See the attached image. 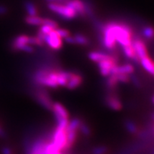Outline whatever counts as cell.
Segmentation results:
<instances>
[{
	"label": "cell",
	"instance_id": "23",
	"mask_svg": "<svg viewBox=\"0 0 154 154\" xmlns=\"http://www.w3.org/2000/svg\"><path fill=\"white\" fill-rule=\"evenodd\" d=\"M75 42H76V44H80V45H88L89 44V40L87 37H86L85 36L82 35V34H77L74 36Z\"/></svg>",
	"mask_w": 154,
	"mask_h": 154
},
{
	"label": "cell",
	"instance_id": "13",
	"mask_svg": "<svg viewBox=\"0 0 154 154\" xmlns=\"http://www.w3.org/2000/svg\"><path fill=\"white\" fill-rule=\"evenodd\" d=\"M66 6L73 9L77 14H79L81 16L86 15L84 2H83L81 0H70L67 2Z\"/></svg>",
	"mask_w": 154,
	"mask_h": 154
},
{
	"label": "cell",
	"instance_id": "32",
	"mask_svg": "<svg viewBox=\"0 0 154 154\" xmlns=\"http://www.w3.org/2000/svg\"><path fill=\"white\" fill-rule=\"evenodd\" d=\"M130 79L133 82V84H134L135 86H140V81L137 78V76H135L134 74H132L130 75Z\"/></svg>",
	"mask_w": 154,
	"mask_h": 154
},
{
	"label": "cell",
	"instance_id": "39",
	"mask_svg": "<svg viewBox=\"0 0 154 154\" xmlns=\"http://www.w3.org/2000/svg\"><path fill=\"white\" fill-rule=\"evenodd\" d=\"M153 131H154V127H153Z\"/></svg>",
	"mask_w": 154,
	"mask_h": 154
},
{
	"label": "cell",
	"instance_id": "2",
	"mask_svg": "<svg viewBox=\"0 0 154 154\" xmlns=\"http://www.w3.org/2000/svg\"><path fill=\"white\" fill-rule=\"evenodd\" d=\"M51 111L57 121V126L66 129L69 121V113L66 107L59 102H54Z\"/></svg>",
	"mask_w": 154,
	"mask_h": 154
},
{
	"label": "cell",
	"instance_id": "27",
	"mask_svg": "<svg viewBox=\"0 0 154 154\" xmlns=\"http://www.w3.org/2000/svg\"><path fill=\"white\" fill-rule=\"evenodd\" d=\"M42 24L49 26L51 28H52L53 29H56L58 28L57 23L49 19H43V20H42Z\"/></svg>",
	"mask_w": 154,
	"mask_h": 154
},
{
	"label": "cell",
	"instance_id": "26",
	"mask_svg": "<svg viewBox=\"0 0 154 154\" xmlns=\"http://www.w3.org/2000/svg\"><path fill=\"white\" fill-rule=\"evenodd\" d=\"M116 76L117 79L119 83H123V84H128L131 82L130 75L127 74H117Z\"/></svg>",
	"mask_w": 154,
	"mask_h": 154
},
{
	"label": "cell",
	"instance_id": "28",
	"mask_svg": "<svg viewBox=\"0 0 154 154\" xmlns=\"http://www.w3.org/2000/svg\"><path fill=\"white\" fill-rule=\"evenodd\" d=\"M108 151V148L104 146H100L95 147L92 151L93 154H105Z\"/></svg>",
	"mask_w": 154,
	"mask_h": 154
},
{
	"label": "cell",
	"instance_id": "9",
	"mask_svg": "<svg viewBox=\"0 0 154 154\" xmlns=\"http://www.w3.org/2000/svg\"><path fill=\"white\" fill-rule=\"evenodd\" d=\"M98 68L101 76L104 77H108L110 75L111 69L115 65L118 64L117 61L115 57H111L109 59L101 61L98 62Z\"/></svg>",
	"mask_w": 154,
	"mask_h": 154
},
{
	"label": "cell",
	"instance_id": "29",
	"mask_svg": "<svg viewBox=\"0 0 154 154\" xmlns=\"http://www.w3.org/2000/svg\"><path fill=\"white\" fill-rule=\"evenodd\" d=\"M55 30L58 34V35L60 36L61 38H66V36L70 35L69 32L66 29H56Z\"/></svg>",
	"mask_w": 154,
	"mask_h": 154
},
{
	"label": "cell",
	"instance_id": "11",
	"mask_svg": "<svg viewBox=\"0 0 154 154\" xmlns=\"http://www.w3.org/2000/svg\"><path fill=\"white\" fill-rule=\"evenodd\" d=\"M131 45L133 48H134L136 56L139 59V60L144 57H147V56H149L148 55V51L147 49H146V44L140 39H138V38L137 39L136 38V39L132 40Z\"/></svg>",
	"mask_w": 154,
	"mask_h": 154
},
{
	"label": "cell",
	"instance_id": "14",
	"mask_svg": "<svg viewBox=\"0 0 154 154\" xmlns=\"http://www.w3.org/2000/svg\"><path fill=\"white\" fill-rule=\"evenodd\" d=\"M28 39L29 36L26 35H19L17 36L16 38L13 40L12 43H11V47L13 51H21L23 46L25 44H28Z\"/></svg>",
	"mask_w": 154,
	"mask_h": 154
},
{
	"label": "cell",
	"instance_id": "8",
	"mask_svg": "<svg viewBox=\"0 0 154 154\" xmlns=\"http://www.w3.org/2000/svg\"><path fill=\"white\" fill-rule=\"evenodd\" d=\"M43 41L52 49L58 50L61 49L62 47L61 38L58 35L55 29L51 31L49 34H46L44 36Z\"/></svg>",
	"mask_w": 154,
	"mask_h": 154
},
{
	"label": "cell",
	"instance_id": "10",
	"mask_svg": "<svg viewBox=\"0 0 154 154\" xmlns=\"http://www.w3.org/2000/svg\"><path fill=\"white\" fill-rule=\"evenodd\" d=\"M105 103L109 109L113 111H120L123 107L122 103L119 97L113 91L109 92L106 94L105 97Z\"/></svg>",
	"mask_w": 154,
	"mask_h": 154
},
{
	"label": "cell",
	"instance_id": "19",
	"mask_svg": "<svg viewBox=\"0 0 154 154\" xmlns=\"http://www.w3.org/2000/svg\"><path fill=\"white\" fill-rule=\"evenodd\" d=\"M118 84L119 82L116 75H110L107 77V79L106 81V85L110 91H113Z\"/></svg>",
	"mask_w": 154,
	"mask_h": 154
},
{
	"label": "cell",
	"instance_id": "22",
	"mask_svg": "<svg viewBox=\"0 0 154 154\" xmlns=\"http://www.w3.org/2000/svg\"><path fill=\"white\" fill-rule=\"evenodd\" d=\"M79 131L81 132V134L84 135V136H90L91 134V128H90V126L84 121H82V122H81Z\"/></svg>",
	"mask_w": 154,
	"mask_h": 154
},
{
	"label": "cell",
	"instance_id": "34",
	"mask_svg": "<svg viewBox=\"0 0 154 154\" xmlns=\"http://www.w3.org/2000/svg\"><path fill=\"white\" fill-rule=\"evenodd\" d=\"M7 11H8V9H7V7L6 6L0 5V16L6 14L7 13Z\"/></svg>",
	"mask_w": 154,
	"mask_h": 154
},
{
	"label": "cell",
	"instance_id": "7",
	"mask_svg": "<svg viewBox=\"0 0 154 154\" xmlns=\"http://www.w3.org/2000/svg\"><path fill=\"white\" fill-rule=\"evenodd\" d=\"M34 97H35L36 101L42 107L47 109V110L51 111L54 103L51 96H50L47 91L42 89V88H38V89H37L35 91V93H34Z\"/></svg>",
	"mask_w": 154,
	"mask_h": 154
},
{
	"label": "cell",
	"instance_id": "18",
	"mask_svg": "<svg viewBox=\"0 0 154 154\" xmlns=\"http://www.w3.org/2000/svg\"><path fill=\"white\" fill-rule=\"evenodd\" d=\"M24 6L29 16H37L38 9L36 8V5L32 2L29 1V0L25 1Z\"/></svg>",
	"mask_w": 154,
	"mask_h": 154
},
{
	"label": "cell",
	"instance_id": "3",
	"mask_svg": "<svg viewBox=\"0 0 154 154\" xmlns=\"http://www.w3.org/2000/svg\"><path fill=\"white\" fill-rule=\"evenodd\" d=\"M50 140L57 150L64 151L67 142L66 128L64 129L57 126L56 127L54 131L51 133Z\"/></svg>",
	"mask_w": 154,
	"mask_h": 154
},
{
	"label": "cell",
	"instance_id": "30",
	"mask_svg": "<svg viewBox=\"0 0 154 154\" xmlns=\"http://www.w3.org/2000/svg\"><path fill=\"white\" fill-rule=\"evenodd\" d=\"M21 51H24V52L31 54L34 52V49L32 45H29V44H25V45L23 46L22 49H21Z\"/></svg>",
	"mask_w": 154,
	"mask_h": 154
},
{
	"label": "cell",
	"instance_id": "25",
	"mask_svg": "<svg viewBox=\"0 0 154 154\" xmlns=\"http://www.w3.org/2000/svg\"><path fill=\"white\" fill-rule=\"evenodd\" d=\"M44 42L37 36H29L28 44L29 45H36L38 47H42L44 45Z\"/></svg>",
	"mask_w": 154,
	"mask_h": 154
},
{
	"label": "cell",
	"instance_id": "36",
	"mask_svg": "<svg viewBox=\"0 0 154 154\" xmlns=\"http://www.w3.org/2000/svg\"><path fill=\"white\" fill-rule=\"evenodd\" d=\"M0 137L1 138H5L6 137V133L5 130L3 129L2 127L0 126Z\"/></svg>",
	"mask_w": 154,
	"mask_h": 154
},
{
	"label": "cell",
	"instance_id": "17",
	"mask_svg": "<svg viewBox=\"0 0 154 154\" xmlns=\"http://www.w3.org/2000/svg\"><path fill=\"white\" fill-rule=\"evenodd\" d=\"M123 52H124V54L125 57L128 58V59H131L133 61L136 63H139V59L137 57L136 53H135L134 48H133L131 44L128 46H124V47H122Z\"/></svg>",
	"mask_w": 154,
	"mask_h": 154
},
{
	"label": "cell",
	"instance_id": "37",
	"mask_svg": "<svg viewBox=\"0 0 154 154\" xmlns=\"http://www.w3.org/2000/svg\"><path fill=\"white\" fill-rule=\"evenodd\" d=\"M152 119H153V120L154 121V113L152 114Z\"/></svg>",
	"mask_w": 154,
	"mask_h": 154
},
{
	"label": "cell",
	"instance_id": "38",
	"mask_svg": "<svg viewBox=\"0 0 154 154\" xmlns=\"http://www.w3.org/2000/svg\"><path fill=\"white\" fill-rule=\"evenodd\" d=\"M152 102L154 103V96H153V98H152Z\"/></svg>",
	"mask_w": 154,
	"mask_h": 154
},
{
	"label": "cell",
	"instance_id": "4",
	"mask_svg": "<svg viewBox=\"0 0 154 154\" xmlns=\"http://www.w3.org/2000/svg\"><path fill=\"white\" fill-rule=\"evenodd\" d=\"M48 8L65 19H72L77 15L73 9L69 8L66 5H59L57 3H49L48 5Z\"/></svg>",
	"mask_w": 154,
	"mask_h": 154
},
{
	"label": "cell",
	"instance_id": "35",
	"mask_svg": "<svg viewBox=\"0 0 154 154\" xmlns=\"http://www.w3.org/2000/svg\"><path fill=\"white\" fill-rule=\"evenodd\" d=\"M64 38H65V41H66V42H67V43L71 44H76V42H75L74 36H72L69 35L68 36H66V37Z\"/></svg>",
	"mask_w": 154,
	"mask_h": 154
},
{
	"label": "cell",
	"instance_id": "1",
	"mask_svg": "<svg viewBox=\"0 0 154 154\" xmlns=\"http://www.w3.org/2000/svg\"><path fill=\"white\" fill-rule=\"evenodd\" d=\"M111 24H112L116 42L120 44L121 47L131 44L132 33L129 26L125 24H116V23H111Z\"/></svg>",
	"mask_w": 154,
	"mask_h": 154
},
{
	"label": "cell",
	"instance_id": "16",
	"mask_svg": "<svg viewBox=\"0 0 154 154\" xmlns=\"http://www.w3.org/2000/svg\"><path fill=\"white\" fill-rule=\"evenodd\" d=\"M88 57L91 61L98 63L101 61L109 59V58L111 57V56L107 54L106 53L100 52V51H91V52L88 54Z\"/></svg>",
	"mask_w": 154,
	"mask_h": 154
},
{
	"label": "cell",
	"instance_id": "33",
	"mask_svg": "<svg viewBox=\"0 0 154 154\" xmlns=\"http://www.w3.org/2000/svg\"><path fill=\"white\" fill-rule=\"evenodd\" d=\"M2 154H14L13 153L12 149L11 148L8 147V146H5L3 147L2 149L1 150Z\"/></svg>",
	"mask_w": 154,
	"mask_h": 154
},
{
	"label": "cell",
	"instance_id": "24",
	"mask_svg": "<svg viewBox=\"0 0 154 154\" xmlns=\"http://www.w3.org/2000/svg\"><path fill=\"white\" fill-rule=\"evenodd\" d=\"M143 35L146 39L152 40L154 38V28L152 26H146L143 29Z\"/></svg>",
	"mask_w": 154,
	"mask_h": 154
},
{
	"label": "cell",
	"instance_id": "21",
	"mask_svg": "<svg viewBox=\"0 0 154 154\" xmlns=\"http://www.w3.org/2000/svg\"><path fill=\"white\" fill-rule=\"evenodd\" d=\"M42 20L41 17L38 16H27L25 18L24 21L26 24L29 25H33V26H38V25L42 24Z\"/></svg>",
	"mask_w": 154,
	"mask_h": 154
},
{
	"label": "cell",
	"instance_id": "15",
	"mask_svg": "<svg viewBox=\"0 0 154 154\" xmlns=\"http://www.w3.org/2000/svg\"><path fill=\"white\" fill-rule=\"evenodd\" d=\"M139 63L146 72H148L154 77V61L149 56L140 59Z\"/></svg>",
	"mask_w": 154,
	"mask_h": 154
},
{
	"label": "cell",
	"instance_id": "12",
	"mask_svg": "<svg viewBox=\"0 0 154 154\" xmlns=\"http://www.w3.org/2000/svg\"><path fill=\"white\" fill-rule=\"evenodd\" d=\"M82 82L83 78L80 74L71 72L70 76H69L66 88L69 90L76 89V88L79 87Z\"/></svg>",
	"mask_w": 154,
	"mask_h": 154
},
{
	"label": "cell",
	"instance_id": "31",
	"mask_svg": "<svg viewBox=\"0 0 154 154\" xmlns=\"http://www.w3.org/2000/svg\"><path fill=\"white\" fill-rule=\"evenodd\" d=\"M39 30L41 31L42 33L44 34H49L50 32H51V31L54 30L52 28H51L50 26H47V25H43L42 24V26L40 27Z\"/></svg>",
	"mask_w": 154,
	"mask_h": 154
},
{
	"label": "cell",
	"instance_id": "5",
	"mask_svg": "<svg viewBox=\"0 0 154 154\" xmlns=\"http://www.w3.org/2000/svg\"><path fill=\"white\" fill-rule=\"evenodd\" d=\"M103 36L102 38V44L103 45V47L109 50L114 49L116 42L114 34H113L111 23L103 26Z\"/></svg>",
	"mask_w": 154,
	"mask_h": 154
},
{
	"label": "cell",
	"instance_id": "6",
	"mask_svg": "<svg viewBox=\"0 0 154 154\" xmlns=\"http://www.w3.org/2000/svg\"><path fill=\"white\" fill-rule=\"evenodd\" d=\"M51 139V136L49 138H39L34 140V143L29 145L27 147V154H46V146Z\"/></svg>",
	"mask_w": 154,
	"mask_h": 154
},
{
	"label": "cell",
	"instance_id": "20",
	"mask_svg": "<svg viewBox=\"0 0 154 154\" xmlns=\"http://www.w3.org/2000/svg\"><path fill=\"white\" fill-rule=\"evenodd\" d=\"M125 126H126V129L131 134L136 135L139 132L137 125L131 120H126L125 121Z\"/></svg>",
	"mask_w": 154,
	"mask_h": 154
}]
</instances>
